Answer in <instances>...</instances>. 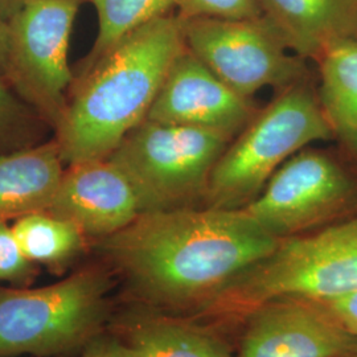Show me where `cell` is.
Returning a JSON list of instances; mask_svg holds the SVG:
<instances>
[{
	"mask_svg": "<svg viewBox=\"0 0 357 357\" xmlns=\"http://www.w3.org/2000/svg\"><path fill=\"white\" fill-rule=\"evenodd\" d=\"M26 0H0V23L7 24L19 13Z\"/></svg>",
	"mask_w": 357,
	"mask_h": 357,
	"instance_id": "obj_24",
	"label": "cell"
},
{
	"mask_svg": "<svg viewBox=\"0 0 357 357\" xmlns=\"http://www.w3.org/2000/svg\"><path fill=\"white\" fill-rule=\"evenodd\" d=\"M11 228L28 261L51 266L73 258L86 237L73 222L47 211L19 217Z\"/></svg>",
	"mask_w": 357,
	"mask_h": 357,
	"instance_id": "obj_17",
	"label": "cell"
},
{
	"mask_svg": "<svg viewBox=\"0 0 357 357\" xmlns=\"http://www.w3.org/2000/svg\"><path fill=\"white\" fill-rule=\"evenodd\" d=\"M73 222L85 236L106 238L143 213L141 197L109 159L76 163L65 169L48 211Z\"/></svg>",
	"mask_w": 357,
	"mask_h": 357,
	"instance_id": "obj_12",
	"label": "cell"
},
{
	"mask_svg": "<svg viewBox=\"0 0 357 357\" xmlns=\"http://www.w3.org/2000/svg\"><path fill=\"white\" fill-rule=\"evenodd\" d=\"M101 241L144 301L191 315L280 243L243 209L211 206L143 212Z\"/></svg>",
	"mask_w": 357,
	"mask_h": 357,
	"instance_id": "obj_1",
	"label": "cell"
},
{
	"mask_svg": "<svg viewBox=\"0 0 357 357\" xmlns=\"http://www.w3.org/2000/svg\"><path fill=\"white\" fill-rule=\"evenodd\" d=\"M318 61L323 113L332 132L357 153V38L332 44Z\"/></svg>",
	"mask_w": 357,
	"mask_h": 357,
	"instance_id": "obj_15",
	"label": "cell"
},
{
	"mask_svg": "<svg viewBox=\"0 0 357 357\" xmlns=\"http://www.w3.org/2000/svg\"><path fill=\"white\" fill-rule=\"evenodd\" d=\"M8 50V26L0 23V78H6Z\"/></svg>",
	"mask_w": 357,
	"mask_h": 357,
	"instance_id": "obj_25",
	"label": "cell"
},
{
	"mask_svg": "<svg viewBox=\"0 0 357 357\" xmlns=\"http://www.w3.org/2000/svg\"><path fill=\"white\" fill-rule=\"evenodd\" d=\"M185 48L181 20L165 15L130 33L79 77L56 128L65 165L113 153L146 121L171 65Z\"/></svg>",
	"mask_w": 357,
	"mask_h": 357,
	"instance_id": "obj_2",
	"label": "cell"
},
{
	"mask_svg": "<svg viewBox=\"0 0 357 357\" xmlns=\"http://www.w3.org/2000/svg\"><path fill=\"white\" fill-rule=\"evenodd\" d=\"M229 138L203 128L143 121L110 153L141 197L143 212L204 204Z\"/></svg>",
	"mask_w": 357,
	"mask_h": 357,
	"instance_id": "obj_5",
	"label": "cell"
},
{
	"mask_svg": "<svg viewBox=\"0 0 357 357\" xmlns=\"http://www.w3.org/2000/svg\"><path fill=\"white\" fill-rule=\"evenodd\" d=\"M38 118L35 110L29 109L0 79V155L31 147L28 142Z\"/></svg>",
	"mask_w": 357,
	"mask_h": 357,
	"instance_id": "obj_19",
	"label": "cell"
},
{
	"mask_svg": "<svg viewBox=\"0 0 357 357\" xmlns=\"http://www.w3.org/2000/svg\"><path fill=\"white\" fill-rule=\"evenodd\" d=\"M57 141L0 155V221L48 211L64 176Z\"/></svg>",
	"mask_w": 357,
	"mask_h": 357,
	"instance_id": "obj_14",
	"label": "cell"
},
{
	"mask_svg": "<svg viewBox=\"0 0 357 357\" xmlns=\"http://www.w3.org/2000/svg\"><path fill=\"white\" fill-rule=\"evenodd\" d=\"M333 132L305 79L282 90L230 142L213 168L204 206L243 209L295 153Z\"/></svg>",
	"mask_w": 357,
	"mask_h": 357,
	"instance_id": "obj_4",
	"label": "cell"
},
{
	"mask_svg": "<svg viewBox=\"0 0 357 357\" xmlns=\"http://www.w3.org/2000/svg\"><path fill=\"white\" fill-rule=\"evenodd\" d=\"M84 357H132L128 347L116 339L90 340Z\"/></svg>",
	"mask_w": 357,
	"mask_h": 357,
	"instance_id": "obj_23",
	"label": "cell"
},
{
	"mask_svg": "<svg viewBox=\"0 0 357 357\" xmlns=\"http://www.w3.org/2000/svg\"><path fill=\"white\" fill-rule=\"evenodd\" d=\"M76 0H26L8 23L6 78L24 102L56 128L73 85L68 64Z\"/></svg>",
	"mask_w": 357,
	"mask_h": 357,
	"instance_id": "obj_7",
	"label": "cell"
},
{
	"mask_svg": "<svg viewBox=\"0 0 357 357\" xmlns=\"http://www.w3.org/2000/svg\"><path fill=\"white\" fill-rule=\"evenodd\" d=\"M178 17L255 20L264 17L258 0H178Z\"/></svg>",
	"mask_w": 357,
	"mask_h": 357,
	"instance_id": "obj_20",
	"label": "cell"
},
{
	"mask_svg": "<svg viewBox=\"0 0 357 357\" xmlns=\"http://www.w3.org/2000/svg\"><path fill=\"white\" fill-rule=\"evenodd\" d=\"M122 342L132 357H233L212 333L169 317L134 320Z\"/></svg>",
	"mask_w": 357,
	"mask_h": 357,
	"instance_id": "obj_16",
	"label": "cell"
},
{
	"mask_svg": "<svg viewBox=\"0 0 357 357\" xmlns=\"http://www.w3.org/2000/svg\"><path fill=\"white\" fill-rule=\"evenodd\" d=\"M180 20L188 51L246 98L266 86L283 90L305 79L303 59L287 53L281 36L265 17Z\"/></svg>",
	"mask_w": 357,
	"mask_h": 357,
	"instance_id": "obj_8",
	"label": "cell"
},
{
	"mask_svg": "<svg viewBox=\"0 0 357 357\" xmlns=\"http://www.w3.org/2000/svg\"><path fill=\"white\" fill-rule=\"evenodd\" d=\"M345 357H357V354H354V355H349V356H345Z\"/></svg>",
	"mask_w": 357,
	"mask_h": 357,
	"instance_id": "obj_26",
	"label": "cell"
},
{
	"mask_svg": "<svg viewBox=\"0 0 357 357\" xmlns=\"http://www.w3.org/2000/svg\"><path fill=\"white\" fill-rule=\"evenodd\" d=\"M354 184L327 155L301 150L243 211L277 240L332 224L354 199Z\"/></svg>",
	"mask_w": 357,
	"mask_h": 357,
	"instance_id": "obj_9",
	"label": "cell"
},
{
	"mask_svg": "<svg viewBox=\"0 0 357 357\" xmlns=\"http://www.w3.org/2000/svg\"><path fill=\"white\" fill-rule=\"evenodd\" d=\"M237 357H345L357 336L315 301L277 298L245 318Z\"/></svg>",
	"mask_w": 357,
	"mask_h": 357,
	"instance_id": "obj_10",
	"label": "cell"
},
{
	"mask_svg": "<svg viewBox=\"0 0 357 357\" xmlns=\"http://www.w3.org/2000/svg\"><path fill=\"white\" fill-rule=\"evenodd\" d=\"M315 302L324 307L348 331L357 336V291Z\"/></svg>",
	"mask_w": 357,
	"mask_h": 357,
	"instance_id": "obj_22",
	"label": "cell"
},
{
	"mask_svg": "<svg viewBox=\"0 0 357 357\" xmlns=\"http://www.w3.org/2000/svg\"><path fill=\"white\" fill-rule=\"evenodd\" d=\"M357 291V216L280 240L264 259L193 314L197 319L245 318L277 298L324 301Z\"/></svg>",
	"mask_w": 357,
	"mask_h": 357,
	"instance_id": "obj_3",
	"label": "cell"
},
{
	"mask_svg": "<svg viewBox=\"0 0 357 357\" xmlns=\"http://www.w3.org/2000/svg\"><path fill=\"white\" fill-rule=\"evenodd\" d=\"M98 16V33L79 77L114 48L123 38L178 7V0H90Z\"/></svg>",
	"mask_w": 357,
	"mask_h": 357,
	"instance_id": "obj_18",
	"label": "cell"
},
{
	"mask_svg": "<svg viewBox=\"0 0 357 357\" xmlns=\"http://www.w3.org/2000/svg\"><path fill=\"white\" fill-rule=\"evenodd\" d=\"M76 1H78V3H82V1H84V0H76Z\"/></svg>",
	"mask_w": 357,
	"mask_h": 357,
	"instance_id": "obj_27",
	"label": "cell"
},
{
	"mask_svg": "<svg viewBox=\"0 0 357 357\" xmlns=\"http://www.w3.org/2000/svg\"><path fill=\"white\" fill-rule=\"evenodd\" d=\"M32 274V262L23 255L7 221H0V281H23Z\"/></svg>",
	"mask_w": 357,
	"mask_h": 357,
	"instance_id": "obj_21",
	"label": "cell"
},
{
	"mask_svg": "<svg viewBox=\"0 0 357 357\" xmlns=\"http://www.w3.org/2000/svg\"><path fill=\"white\" fill-rule=\"evenodd\" d=\"M255 114L252 98L230 89L185 48L171 65L146 119L203 128L233 141Z\"/></svg>",
	"mask_w": 357,
	"mask_h": 357,
	"instance_id": "obj_11",
	"label": "cell"
},
{
	"mask_svg": "<svg viewBox=\"0 0 357 357\" xmlns=\"http://www.w3.org/2000/svg\"><path fill=\"white\" fill-rule=\"evenodd\" d=\"M264 17L289 51L315 59L332 44L354 38L357 0H258Z\"/></svg>",
	"mask_w": 357,
	"mask_h": 357,
	"instance_id": "obj_13",
	"label": "cell"
},
{
	"mask_svg": "<svg viewBox=\"0 0 357 357\" xmlns=\"http://www.w3.org/2000/svg\"><path fill=\"white\" fill-rule=\"evenodd\" d=\"M110 282L94 268L38 289L0 290V356H53L89 343Z\"/></svg>",
	"mask_w": 357,
	"mask_h": 357,
	"instance_id": "obj_6",
	"label": "cell"
}]
</instances>
